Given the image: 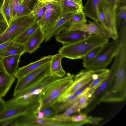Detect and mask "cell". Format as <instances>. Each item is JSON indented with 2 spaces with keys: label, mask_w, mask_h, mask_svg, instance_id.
I'll list each match as a JSON object with an SVG mask.
<instances>
[{
  "label": "cell",
  "mask_w": 126,
  "mask_h": 126,
  "mask_svg": "<svg viewBox=\"0 0 126 126\" xmlns=\"http://www.w3.org/2000/svg\"><path fill=\"white\" fill-rule=\"evenodd\" d=\"M14 76L9 75L6 71L0 59V99L7 94L15 81Z\"/></svg>",
  "instance_id": "16"
},
{
  "label": "cell",
  "mask_w": 126,
  "mask_h": 126,
  "mask_svg": "<svg viewBox=\"0 0 126 126\" xmlns=\"http://www.w3.org/2000/svg\"><path fill=\"white\" fill-rule=\"evenodd\" d=\"M4 0H0V9L3 2Z\"/></svg>",
  "instance_id": "45"
},
{
  "label": "cell",
  "mask_w": 126,
  "mask_h": 126,
  "mask_svg": "<svg viewBox=\"0 0 126 126\" xmlns=\"http://www.w3.org/2000/svg\"><path fill=\"white\" fill-rule=\"evenodd\" d=\"M57 1L61 10L60 18L68 13L83 12L84 6L82 0H57Z\"/></svg>",
  "instance_id": "15"
},
{
  "label": "cell",
  "mask_w": 126,
  "mask_h": 126,
  "mask_svg": "<svg viewBox=\"0 0 126 126\" xmlns=\"http://www.w3.org/2000/svg\"><path fill=\"white\" fill-rule=\"evenodd\" d=\"M108 41V39L90 34L82 40L63 46L58 52L63 58L71 60L82 59L92 49L97 46L104 45Z\"/></svg>",
  "instance_id": "2"
},
{
  "label": "cell",
  "mask_w": 126,
  "mask_h": 126,
  "mask_svg": "<svg viewBox=\"0 0 126 126\" xmlns=\"http://www.w3.org/2000/svg\"><path fill=\"white\" fill-rule=\"evenodd\" d=\"M59 78L51 75L24 89L13 98L5 101V109L40 105L43 91Z\"/></svg>",
  "instance_id": "1"
},
{
  "label": "cell",
  "mask_w": 126,
  "mask_h": 126,
  "mask_svg": "<svg viewBox=\"0 0 126 126\" xmlns=\"http://www.w3.org/2000/svg\"><path fill=\"white\" fill-rule=\"evenodd\" d=\"M26 52L25 44L15 43L4 51L0 52V59L6 56L15 55H21Z\"/></svg>",
  "instance_id": "26"
},
{
  "label": "cell",
  "mask_w": 126,
  "mask_h": 126,
  "mask_svg": "<svg viewBox=\"0 0 126 126\" xmlns=\"http://www.w3.org/2000/svg\"><path fill=\"white\" fill-rule=\"evenodd\" d=\"M37 117L38 118H42L44 117V114L42 111L38 110L37 112Z\"/></svg>",
  "instance_id": "42"
},
{
  "label": "cell",
  "mask_w": 126,
  "mask_h": 126,
  "mask_svg": "<svg viewBox=\"0 0 126 126\" xmlns=\"http://www.w3.org/2000/svg\"><path fill=\"white\" fill-rule=\"evenodd\" d=\"M50 62L42 65L17 79L14 92V96H16L24 89L36 83L46 77L50 75Z\"/></svg>",
  "instance_id": "9"
},
{
  "label": "cell",
  "mask_w": 126,
  "mask_h": 126,
  "mask_svg": "<svg viewBox=\"0 0 126 126\" xmlns=\"http://www.w3.org/2000/svg\"><path fill=\"white\" fill-rule=\"evenodd\" d=\"M114 73L113 68L111 66L107 77L95 88L85 108V112L87 113L93 110L99 104L101 100L113 77Z\"/></svg>",
  "instance_id": "12"
},
{
  "label": "cell",
  "mask_w": 126,
  "mask_h": 126,
  "mask_svg": "<svg viewBox=\"0 0 126 126\" xmlns=\"http://www.w3.org/2000/svg\"><path fill=\"white\" fill-rule=\"evenodd\" d=\"M90 34L78 30L66 31L55 35L56 40L63 46L72 44L82 40Z\"/></svg>",
  "instance_id": "14"
},
{
  "label": "cell",
  "mask_w": 126,
  "mask_h": 126,
  "mask_svg": "<svg viewBox=\"0 0 126 126\" xmlns=\"http://www.w3.org/2000/svg\"><path fill=\"white\" fill-rule=\"evenodd\" d=\"M74 76L68 73L66 76L59 79L45 90L41 96L38 110L54 105L61 95L73 83Z\"/></svg>",
  "instance_id": "4"
},
{
  "label": "cell",
  "mask_w": 126,
  "mask_h": 126,
  "mask_svg": "<svg viewBox=\"0 0 126 126\" xmlns=\"http://www.w3.org/2000/svg\"><path fill=\"white\" fill-rule=\"evenodd\" d=\"M52 56L50 55L44 57L37 61L18 68L14 75V77L17 79H20L40 66L49 62Z\"/></svg>",
  "instance_id": "20"
},
{
  "label": "cell",
  "mask_w": 126,
  "mask_h": 126,
  "mask_svg": "<svg viewBox=\"0 0 126 126\" xmlns=\"http://www.w3.org/2000/svg\"><path fill=\"white\" fill-rule=\"evenodd\" d=\"M46 11L45 3L39 1L32 10V14L34 16L35 20L39 21L43 16Z\"/></svg>",
  "instance_id": "29"
},
{
  "label": "cell",
  "mask_w": 126,
  "mask_h": 126,
  "mask_svg": "<svg viewBox=\"0 0 126 126\" xmlns=\"http://www.w3.org/2000/svg\"><path fill=\"white\" fill-rule=\"evenodd\" d=\"M35 111L33 106L5 109L0 114V125H10L19 116L33 114Z\"/></svg>",
  "instance_id": "13"
},
{
  "label": "cell",
  "mask_w": 126,
  "mask_h": 126,
  "mask_svg": "<svg viewBox=\"0 0 126 126\" xmlns=\"http://www.w3.org/2000/svg\"><path fill=\"white\" fill-rule=\"evenodd\" d=\"M56 0H44L42 2L44 3L45 2H50L54 1Z\"/></svg>",
  "instance_id": "44"
},
{
  "label": "cell",
  "mask_w": 126,
  "mask_h": 126,
  "mask_svg": "<svg viewBox=\"0 0 126 126\" xmlns=\"http://www.w3.org/2000/svg\"><path fill=\"white\" fill-rule=\"evenodd\" d=\"M39 1L41 2H43L44 0H38Z\"/></svg>",
  "instance_id": "46"
},
{
  "label": "cell",
  "mask_w": 126,
  "mask_h": 126,
  "mask_svg": "<svg viewBox=\"0 0 126 126\" xmlns=\"http://www.w3.org/2000/svg\"><path fill=\"white\" fill-rule=\"evenodd\" d=\"M103 71V70L101 69L85 68L81 70L78 74L74 76L73 83L59 97L56 102H60L84 85L96 79Z\"/></svg>",
  "instance_id": "8"
},
{
  "label": "cell",
  "mask_w": 126,
  "mask_h": 126,
  "mask_svg": "<svg viewBox=\"0 0 126 126\" xmlns=\"http://www.w3.org/2000/svg\"><path fill=\"white\" fill-rule=\"evenodd\" d=\"M120 47V42L118 38L108 42L96 57L89 61H83V66L88 69H105L118 52Z\"/></svg>",
  "instance_id": "6"
},
{
  "label": "cell",
  "mask_w": 126,
  "mask_h": 126,
  "mask_svg": "<svg viewBox=\"0 0 126 126\" xmlns=\"http://www.w3.org/2000/svg\"><path fill=\"white\" fill-rule=\"evenodd\" d=\"M40 110L44 113V117L46 118L53 117L55 115L58 114L56 109L54 105L42 108Z\"/></svg>",
  "instance_id": "33"
},
{
  "label": "cell",
  "mask_w": 126,
  "mask_h": 126,
  "mask_svg": "<svg viewBox=\"0 0 126 126\" xmlns=\"http://www.w3.org/2000/svg\"><path fill=\"white\" fill-rule=\"evenodd\" d=\"M0 12L5 18L8 26L12 20L11 9L9 0H4Z\"/></svg>",
  "instance_id": "28"
},
{
  "label": "cell",
  "mask_w": 126,
  "mask_h": 126,
  "mask_svg": "<svg viewBox=\"0 0 126 126\" xmlns=\"http://www.w3.org/2000/svg\"><path fill=\"white\" fill-rule=\"evenodd\" d=\"M104 45L99 46L92 49L82 59L83 61H89L96 57L102 51Z\"/></svg>",
  "instance_id": "32"
},
{
  "label": "cell",
  "mask_w": 126,
  "mask_h": 126,
  "mask_svg": "<svg viewBox=\"0 0 126 126\" xmlns=\"http://www.w3.org/2000/svg\"><path fill=\"white\" fill-rule=\"evenodd\" d=\"M32 11L29 7L26 0L20 5L17 12L16 18L32 14Z\"/></svg>",
  "instance_id": "31"
},
{
  "label": "cell",
  "mask_w": 126,
  "mask_h": 126,
  "mask_svg": "<svg viewBox=\"0 0 126 126\" xmlns=\"http://www.w3.org/2000/svg\"><path fill=\"white\" fill-rule=\"evenodd\" d=\"M5 101L2 98L0 99V114L5 109Z\"/></svg>",
  "instance_id": "41"
},
{
  "label": "cell",
  "mask_w": 126,
  "mask_h": 126,
  "mask_svg": "<svg viewBox=\"0 0 126 126\" xmlns=\"http://www.w3.org/2000/svg\"><path fill=\"white\" fill-rule=\"evenodd\" d=\"M45 32L39 27L25 44L26 52L31 54L35 52L44 40Z\"/></svg>",
  "instance_id": "18"
},
{
  "label": "cell",
  "mask_w": 126,
  "mask_h": 126,
  "mask_svg": "<svg viewBox=\"0 0 126 126\" xmlns=\"http://www.w3.org/2000/svg\"><path fill=\"white\" fill-rule=\"evenodd\" d=\"M10 4L12 20L16 18L17 10L25 0H9Z\"/></svg>",
  "instance_id": "34"
},
{
  "label": "cell",
  "mask_w": 126,
  "mask_h": 126,
  "mask_svg": "<svg viewBox=\"0 0 126 126\" xmlns=\"http://www.w3.org/2000/svg\"><path fill=\"white\" fill-rule=\"evenodd\" d=\"M126 6H120L117 7L116 13V23L117 29L126 25Z\"/></svg>",
  "instance_id": "27"
},
{
  "label": "cell",
  "mask_w": 126,
  "mask_h": 126,
  "mask_svg": "<svg viewBox=\"0 0 126 126\" xmlns=\"http://www.w3.org/2000/svg\"><path fill=\"white\" fill-rule=\"evenodd\" d=\"M39 27L38 21L35 20L32 24L15 39L14 42L19 44H25L34 32Z\"/></svg>",
  "instance_id": "24"
},
{
  "label": "cell",
  "mask_w": 126,
  "mask_h": 126,
  "mask_svg": "<svg viewBox=\"0 0 126 126\" xmlns=\"http://www.w3.org/2000/svg\"><path fill=\"white\" fill-rule=\"evenodd\" d=\"M46 11L43 16L38 21L40 27L45 32L48 31L60 18L61 11L57 0L44 3Z\"/></svg>",
  "instance_id": "10"
},
{
  "label": "cell",
  "mask_w": 126,
  "mask_h": 126,
  "mask_svg": "<svg viewBox=\"0 0 126 126\" xmlns=\"http://www.w3.org/2000/svg\"><path fill=\"white\" fill-rule=\"evenodd\" d=\"M77 13H71L66 14L60 18L55 24L45 33V41L46 42L57 34L61 32L67 26L69 20Z\"/></svg>",
  "instance_id": "17"
},
{
  "label": "cell",
  "mask_w": 126,
  "mask_h": 126,
  "mask_svg": "<svg viewBox=\"0 0 126 126\" xmlns=\"http://www.w3.org/2000/svg\"><path fill=\"white\" fill-rule=\"evenodd\" d=\"M88 24L85 23L69 26L62 32L78 30L89 34H95L105 38H110L108 32L99 21L88 20Z\"/></svg>",
  "instance_id": "11"
},
{
  "label": "cell",
  "mask_w": 126,
  "mask_h": 126,
  "mask_svg": "<svg viewBox=\"0 0 126 126\" xmlns=\"http://www.w3.org/2000/svg\"><path fill=\"white\" fill-rule=\"evenodd\" d=\"M92 81L84 85L74 93L76 96L77 97L83 93L89 90V86Z\"/></svg>",
  "instance_id": "36"
},
{
  "label": "cell",
  "mask_w": 126,
  "mask_h": 126,
  "mask_svg": "<svg viewBox=\"0 0 126 126\" xmlns=\"http://www.w3.org/2000/svg\"><path fill=\"white\" fill-rule=\"evenodd\" d=\"M26 0L27 1L29 6L32 11L39 1L38 0Z\"/></svg>",
  "instance_id": "39"
},
{
  "label": "cell",
  "mask_w": 126,
  "mask_h": 126,
  "mask_svg": "<svg viewBox=\"0 0 126 126\" xmlns=\"http://www.w3.org/2000/svg\"><path fill=\"white\" fill-rule=\"evenodd\" d=\"M112 5L116 6L117 7L121 6V4L126 5V0H104Z\"/></svg>",
  "instance_id": "38"
},
{
  "label": "cell",
  "mask_w": 126,
  "mask_h": 126,
  "mask_svg": "<svg viewBox=\"0 0 126 126\" xmlns=\"http://www.w3.org/2000/svg\"><path fill=\"white\" fill-rule=\"evenodd\" d=\"M21 55H15L4 57L1 59L3 66L7 72L14 76L18 68V64Z\"/></svg>",
  "instance_id": "22"
},
{
  "label": "cell",
  "mask_w": 126,
  "mask_h": 126,
  "mask_svg": "<svg viewBox=\"0 0 126 126\" xmlns=\"http://www.w3.org/2000/svg\"><path fill=\"white\" fill-rule=\"evenodd\" d=\"M109 72V71L104 73L99 76L96 79L93 80L89 86V90L96 87L99 85L107 77Z\"/></svg>",
  "instance_id": "35"
},
{
  "label": "cell",
  "mask_w": 126,
  "mask_h": 126,
  "mask_svg": "<svg viewBox=\"0 0 126 126\" xmlns=\"http://www.w3.org/2000/svg\"><path fill=\"white\" fill-rule=\"evenodd\" d=\"M87 22L86 16L83 12L77 13L69 20L67 23V27L70 25L86 23Z\"/></svg>",
  "instance_id": "30"
},
{
  "label": "cell",
  "mask_w": 126,
  "mask_h": 126,
  "mask_svg": "<svg viewBox=\"0 0 126 126\" xmlns=\"http://www.w3.org/2000/svg\"><path fill=\"white\" fill-rule=\"evenodd\" d=\"M112 66L114 69L113 75L101 102H121L126 98V68H117L114 61Z\"/></svg>",
  "instance_id": "3"
},
{
  "label": "cell",
  "mask_w": 126,
  "mask_h": 126,
  "mask_svg": "<svg viewBox=\"0 0 126 126\" xmlns=\"http://www.w3.org/2000/svg\"><path fill=\"white\" fill-rule=\"evenodd\" d=\"M63 58L59 53L53 55L50 62V75L60 78L66 76V72L63 69L61 64V61Z\"/></svg>",
  "instance_id": "21"
},
{
  "label": "cell",
  "mask_w": 126,
  "mask_h": 126,
  "mask_svg": "<svg viewBox=\"0 0 126 126\" xmlns=\"http://www.w3.org/2000/svg\"><path fill=\"white\" fill-rule=\"evenodd\" d=\"M14 40H11L0 44V52L7 49L14 43Z\"/></svg>",
  "instance_id": "37"
},
{
  "label": "cell",
  "mask_w": 126,
  "mask_h": 126,
  "mask_svg": "<svg viewBox=\"0 0 126 126\" xmlns=\"http://www.w3.org/2000/svg\"><path fill=\"white\" fill-rule=\"evenodd\" d=\"M102 0H87L83 9V12L86 16L94 21H99L97 11Z\"/></svg>",
  "instance_id": "23"
},
{
  "label": "cell",
  "mask_w": 126,
  "mask_h": 126,
  "mask_svg": "<svg viewBox=\"0 0 126 126\" xmlns=\"http://www.w3.org/2000/svg\"><path fill=\"white\" fill-rule=\"evenodd\" d=\"M117 6L102 0L97 11L99 21L109 34L110 38H119L116 23Z\"/></svg>",
  "instance_id": "5"
},
{
  "label": "cell",
  "mask_w": 126,
  "mask_h": 126,
  "mask_svg": "<svg viewBox=\"0 0 126 126\" xmlns=\"http://www.w3.org/2000/svg\"><path fill=\"white\" fill-rule=\"evenodd\" d=\"M6 22L3 15L0 12V24Z\"/></svg>",
  "instance_id": "43"
},
{
  "label": "cell",
  "mask_w": 126,
  "mask_h": 126,
  "mask_svg": "<svg viewBox=\"0 0 126 126\" xmlns=\"http://www.w3.org/2000/svg\"><path fill=\"white\" fill-rule=\"evenodd\" d=\"M79 113L77 115H70L67 118L68 121L71 122L72 126H79L87 124L97 125L103 119L102 117L88 116L85 112Z\"/></svg>",
  "instance_id": "19"
},
{
  "label": "cell",
  "mask_w": 126,
  "mask_h": 126,
  "mask_svg": "<svg viewBox=\"0 0 126 126\" xmlns=\"http://www.w3.org/2000/svg\"><path fill=\"white\" fill-rule=\"evenodd\" d=\"M86 106L78 104H74L66 109L64 112L61 114H57L54 116L53 118L55 120L64 121H68L67 118L73 113H79L82 110L85 108Z\"/></svg>",
  "instance_id": "25"
},
{
  "label": "cell",
  "mask_w": 126,
  "mask_h": 126,
  "mask_svg": "<svg viewBox=\"0 0 126 126\" xmlns=\"http://www.w3.org/2000/svg\"><path fill=\"white\" fill-rule=\"evenodd\" d=\"M35 20L34 16L31 14L12 20L5 31L0 36V44L11 40H14Z\"/></svg>",
  "instance_id": "7"
},
{
  "label": "cell",
  "mask_w": 126,
  "mask_h": 126,
  "mask_svg": "<svg viewBox=\"0 0 126 126\" xmlns=\"http://www.w3.org/2000/svg\"><path fill=\"white\" fill-rule=\"evenodd\" d=\"M8 26L6 22L0 24V36L4 33Z\"/></svg>",
  "instance_id": "40"
}]
</instances>
